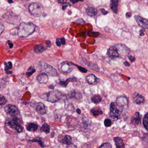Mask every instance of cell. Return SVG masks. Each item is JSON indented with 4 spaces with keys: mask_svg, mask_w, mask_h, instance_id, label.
<instances>
[{
    "mask_svg": "<svg viewBox=\"0 0 148 148\" xmlns=\"http://www.w3.org/2000/svg\"><path fill=\"white\" fill-rule=\"evenodd\" d=\"M36 26L32 22H22L18 28V35L20 38L31 36L35 32Z\"/></svg>",
    "mask_w": 148,
    "mask_h": 148,
    "instance_id": "6da1fadb",
    "label": "cell"
},
{
    "mask_svg": "<svg viewBox=\"0 0 148 148\" xmlns=\"http://www.w3.org/2000/svg\"><path fill=\"white\" fill-rule=\"evenodd\" d=\"M66 98L65 95H63L61 92L58 90L49 92L45 93L43 96L44 99L52 103H56L63 99H66Z\"/></svg>",
    "mask_w": 148,
    "mask_h": 148,
    "instance_id": "7a4b0ae2",
    "label": "cell"
},
{
    "mask_svg": "<svg viewBox=\"0 0 148 148\" xmlns=\"http://www.w3.org/2000/svg\"><path fill=\"white\" fill-rule=\"evenodd\" d=\"M21 118L18 117H11L7 120L6 124L12 129L15 130L18 133L22 132L23 127L21 124Z\"/></svg>",
    "mask_w": 148,
    "mask_h": 148,
    "instance_id": "3957f363",
    "label": "cell"
},
{
    "mask_svg": "<svg viewBox=\"0 0 148 148\" xmlns=\"http://www.w3.org/2000/svg\"><path fill=\"white\" fill-rule=\"evenodd\" d=\"M28 11L31 15L34 17L42 16L44 13L43 6L39 3H32L28 7Z\"/></svg>",
    "mask_w": 148,
    "mask_h": 148,
    "instance_id": "277c9868",
    "label": "cell"
},
{
    "mask_svg": "<svg viewBox=\"0 0 148 148\" xmlns=\"http://www.w3.org/2000/svg\"><path fill=\"white\" fill-rule=\"evenodd\" d=\"M38 67L41 71L45 72L44 73L47 74L48 76H57L58 75L56 69L50 65L45 63H40L38 65Z\"/></svg>",
    "mask_w": 148,
    "mask_h": 148,
    "instance_id": "5b68a950",
    "label": "cell"
},
{
    "mask_svg": "<svg viewBox=\"0 0 148 148\" xmlns=\"http://www.w3.org/2000/svg\"><path fill=\"white\" fill-rule=\"evenodd\" d=\"M122 111L118 109L116 104L112 102L110 104V116L113 121L117 120L120 117Z\"/></svg>",
    "mask_w": 148,
    "mask_h": 148,
    "instance_id": "8992f818",
    "label": "cell"
},
{
    "mask_svg": "<svg viewBox=\"0 0 148 148\" xmlns=\"http://www.w3.org/2000/svg\"><path fill=\"white\" fill-rule=\"evenodd\" d=\"M4 110L11 117H21L20 111L16 106L8 104L4 107Z\"/></svg>",
    "mask_w": 148,
    "mask_h": 148,
    "instance_id": "52a82bcc",
    "label": "cell"
},
{
    "mask_svg": "<svg viewBox=\"0 0 148 148\" xmlns=\"http://www.w3.org/2000/svg\"><path fill=\"white\" fill-rule=\"evenodd\" d=\"M114 46L116 49L119 56L122 58H125L130 53V49L125 45L119 44Z\"/></svg>",
    "mask_w": 148,
    "mask_h": 148,
    "instance_id": "ba28073f",
    "label": "cell"
},
{
    "mask_svg": "<svg viewBox=\"0 0 148 148\" xmlns=\"http://www.w3.org/2000/svg\"><path fill=\"white\" fill-rule=\"evenodd\" d=\"M134 19L139 26L144 29L148 28V21L147 19L144 18L138 15H135Z\"/></svg>",
    "mask_w": 148,
    "mask_h": 148,
    "instance_id": "9c48e42d",
    "label": "cell"
},
{
    "mask_svg": "<svg viewBox=\"0 0 148 148\" xmlns=\"http://www.w3.org/2000/svg\"><path fill=\"white\" fill-rule=\"evenodd\" d=\"M71 63L68 62H64L61 63L60 66V69L62 72L68 73L72 71L73 68L71 65Z\"/></svg>",
    "mask_w": 148,
    "mask_h": 148,
    "instance_id": "30bf717a",
    "label": "cell"
},
{
    "mask_svg": "<svg viewBox=\"0 0 148 148\" xmlns=\"http://www.w3.org/2000/svg\"><path fill=\"white\" fill-rule=\"evenodd\" d=\"M142 115L139 112H136L132 116L131 119V123L134 126H137L141 123Z\"/></svg>",
    "mask_w": 148,
    "mask_h": 148,
    "instance_id": "8fae6325",
    "label": "cell"
},
{
    "mask_svg": "<svg viewBox=\"0 0 148 148\" xmlns=\"http://www.w3.org/2000/svg\"><path fill=\"white\" fill-rule=\"evenodd\" d=\"M107 54L112 59L114 60L116 58H119L118 53L115 46L111 47L107 51Z\"/></svg>",
    "mask_w": 148,
    "mask_h": 148,
    "instance_id": "7c38bea8",
    "label": "cell"
},
{
    "mask_svg": "<svg viewBox=\"0 0 148 148\" xmlns=\"http://www.w3.org/2000/svg\"><path fill=\"white\" fill-rule=\"evenodd\" d=\"M86 82L89 84L94 85L97 84L99 82V79L93 74H89L86 76L85 78Z\"/></svg>",
    "mask_w": 148,
    "mask_h": 148,
    "instance_id": "4fadbf2b",
    "label": "cell"
},
{
    "mask_svg": "<svg viewBox=\"0 0 148 148\" xmlns=\"http://www.w3.org/2000/svg\"><path fill=\"white\" fill-rule=\"evenodd\" d=\"M132 99L134 103L136 104L139 105L144 103L145 99L143 96L136 92L133 94Z\"/></svg>",
    "mask_w": 148,
    "mask_h": 148,
    "instance_id": "5bb4252c",
    "label": "cell"
},
{
    "mask_svg": "<svg viewBox=\"0 0 148 148\" xmlns=\"http://www.w3.org/2000/svg\"><path fill=\"white\" fill-rule=\"evenodd\" d=\"M35 110L39 114L44 115L46 113L47 107L43 103L39 102L36 106Z\"/></svg>",
    "mask_w": 148,
    "mask_h": 148,
    "instance_id": "9a60e30c",
    "label": "cell"
},
{
    "mask_svg": "<svg viewBox=\"0 0 148 148\" xmlns=\"http://www.w3.org/2000/svg\"><path fill=\"white\" fill-rule=\"evenodd\" d=\"M116 103L119 106H124L128 104V100L126 97L124 96H120L117 98Z\"/></svg>",
    "mask_w": 148,
    "mask_h": 148,
    "instance_id": "2e32d148",
    "label": "cell"
},
{
    "mask_svg": "<svg viewBox=\"0 0 148 148\" xmlns=\"http://www.w3.org/2000/svg\"><path fill=\"white\" fill-rule=\"evenodd\" d=\"M47 50V47L44 44L36 45L34 47V53L37 54H40Z\"/></svg>",
    "mask_w": 148,
    "mask_h": 148,
    "instance_id": "e0dca14e",
    "label": "cell"
},
{
    "mask_svg": "<svg viewBox=\"0 0 148 148\" xmlns=\"http://www.w3.org/2000/svg\"><path fill=\"white\" fill-rule=\"evenodd\" d=\"M37 79L40 84H45L48 82L49 77L47 74L44 73H42L38 75Z\"/></svg>",
    "mask_w": 148,
    "mask_h": 148,
    "instance_id": "ac0fdd59",
    "label": "cell"
},
{
    "mask_svg": "<svg viewBox=\"0 0 148 148\" xmlns=\"http://www.w3.org/2000/svg\"><path fill=\"white\" fill-rule=\"evenodd\" d=\"M86 12L88 16L90 17L96 16L98 13V11L96 8L92 7H88L86 9Z\"/></svg>",
    "mask_w": 148,
    "mask_h": 148,
    "instance_id": "d6986e66",
    "label": "cell"
},
{
    "mask_svg": "<svg viewBox=\"0 0 148 148\" xmlns=\"http://www.w3.org/2000/svg\"><path fill=\"white\" fill-rule=\"evenodd\" d=\"M116 148H125V144L123 139L119 137H115L113 138Z\"/></svg>",
    "mask_w": 148,
    "mask_h": 148,
    "instance_id": "ffe728a7",
    "label": "cell"
},
{
    "mask_svg": "<svg viewBox=\"0 0 148 148\" xmlns=\"http://www.w3.org/2000/svg\"><path fill=\"white\" fill-rule=\"evenodd\" d=\"M61 143L64 144L66 145H71L72 143V139L71 136L69 135H65L64 137L61 139V140L59 141Z\"/></svg>",
    "mask_w": 148,
    "mask_h": 148,
    "instance_id": "44dd1931",
    "label": "cell"
},
{
    "mask_svg": "<svg viewBox=\"0 0 148 148\" xmlns=\"http://www.w3.org/2000/svg\"><path fill=\"white\" fill-rule=\"evenodd\" d=\"M119 1H114L112 0L110 1V7L112 11L114 13L116 14L117 13Z\"/></svg>",
    "mask_w": 148,
    "mask_h": 148,
    "instance_id": "7402d4cb",
    "label": "cell"
},
{
    "mask_svg": "<svg viewBox=\"0 0 148 148\" xmlns=\"http://www.w3.org/2000/svg\"><path fill=\"white\" fill-rule=\"evenodd\" d=\"M38 125L33 123L28 124L26 126V129L29 132H35L38 130Z\"/></svg>",
    "mask_w": 148,
    "mask_h": 148,
    "instance_id": "603a6c76",
    "label": "cell"
},
{
    "mask_svg": "<svg viewBox=\"0 0 148 148\" xmlns=\"http://www.w3.org/2000/svg\"><path fill=\"white\" fill-rule=\"evenodd\" d=\"M77 79L75 77L69 78L67 79L66 81H60V82H59L58 84H59L62 86H63V87H66V86H67V84H68V83H69V82H75V81H77Z\"/></svg>",
    "mask_w": 148,
    "mask_h": 148,
    "instance_id": "cb8c5ba5",
    "label": "cell"
},
{
    "mask_svg": "<svg viewBox=\"0 0 148 148\" xmlns=\"http://www.w3.org/2000/svg\"><path fill=\"white\" fill-rule=\"evenodd\" d=\"M32 143H37L40 145L42 148H45V145L44 144V140L42 138L40 137H36L34 138L32 140H30Z\"/></svg>",
    "mask_w": 148,
    "mask_h": 148,
    "instance_id": "d4e9b609",
    "label": "cell"
},
{
    "mask_svg": "<svg viewBox=\"0 0 148 148\" xmlns=\"http://www.w3.org/2000/svg\"><path fill=\"white\" fill-rule=\"evenodd\" d=\"M70 97L71 98L79 99L82 98V96L80 92L76 91V90H74L71 92L70 94Z\"/></svg>",
    "mask_w": 148,
    "mask_h": 148,
    "instance_id": "484cf974",
    "label": "cell"
},
{
    "mask_svg": "<svg viewBox=\"0 0 148 148\" xmlns=\"http://www.w3.org/2000/svg\"><path fill=\"white\" fill-rule=\"evenodd\" d=\"M91 112L94 116H97L103 114V112L98 108H93L91 110Z\"/></svg>",
    "mask_w": 148,
    "mask_h": 148,
    "instance_id": "4316f807",
    "label": "cell"
},
{
    "mask_svg": "<svg viewBox=\"0 0 148 148\" xmlns=\"http://www.w3.org/2000/svg\"><path fill=\"white\" fill-rule=\"evenodd\" d=\"M50 126L47 123H45L41 126L40 129L41 132H45L46 134H48L50 131Z\"/></svg>",
    "mask_w": 148,
    "mask_h": 148,
    "instance_id": "83f0119b",
    "label": "cell"
},
{
    "mask_svg": "<svg viewBox=\"0 0 148 148\" xmlns=\"http://www.w3.org/2000/svg\"><path fill=\"white\" fill-rule=\"evenodd\" d=\"M4 64L5 66H6L5 67V71L6 73L8 74H10V73H12L13 72L10 71L9 70H11L12 68V62H8V63H6V62H4Z\"/></svg>",
    "mask_w": 148,
    "mask_h": 148,
    "instance_id": "f1b7e54d",
    "label": "cell"
},
{
    "mask_svg": "<svg viewBox=\"0 0 148 148\" xmlns=\"http://www.w3.org/2000/svg\"><path fill=\"white\" fill-rule=\"evenodd\" d=\"M91 100L92 103H94L97 104L101 102L102 100V98L99 94H95L92 96L91 98Z\"/></svg>",
    "mask_w": 148,
    "mask_h": 148,
    "instance_id": "f546056e",
    "label": "cell"
},
{
    "mask_svg": "<svg viewBox=\"0 0 148 148\" xmlns=\"http://www.w3.org/2000/svg\"><path fill=\"white\" fill-rule=\"evenodd\" d=\"M148 113L147 112L146 114L145 115L143 119V124L144 127L145 128L146 130L148 131Z\"/></svg>",
    "mask_w": 148,
    "mask_h": 148,
    "instance_id": "4dcf8cb0",
    "label": "cell"
},
{
    "mask_svg": "<svg viewBox=\"0 0 148 148\" xmlns=\"http://www.w3.org/2000/svg\"><path fill=\"white\" fill-rule=\"evenodd\" d=\"M35 72H36V70L32 66H30L28 69V71L27 72L26 75L27 77H30L32 76Z\"/></svg>",
    "mask_w": 148,
    "mask_h": 148,
    "instance_id": "1f68e13d",
    "label": "cell"
},
{
    "mask_svg": "<svg viewBox=\"0 0 148 148\" xmlns=\"http://www.w3.org/2000/svg\"><path fill=\"white\" fill-rule=\"evenodd\" d=\"M7 100L3 95L0 94V106H3L7 102Z\"/></svg>",
    "mask_w": 148,
    "mask_h": 148,
    "instance_id": "d6a6232c",
    "label": "cell"
},
{
    "mask_svg": "<svg viewBox=\"0 0 148 148\" xmlns=\"http://www.w3.org/2000/svg\"><path fill=\"white\" fill-rule=\"evenodd\" d=\"M112 145L109 143H105L101 145L99 148H112Z\"/></svg>",
    "mask_w": 148,
    "mask_h": 148,
    "instance_id": "836d02e7",
    "label": "cell"
},
{
    "mask_svg": "<svg viewBox=\"0 0 148 148\" xmlns=\"http://www.w3.org/2000/svg\"><path fill=\"white\" fill-rule=\"evenodd\" d=\"M104 123L105 126L106 127H110L111 125L112 124V121L111 120V119H105L104 120Z\"/></svg>",
    "mask_w": 148,
    "mask_h": 148,
    "instance_id": "e575fe53",
    "label": "cell"
},
{
    "mask_svg": "<svg viewBox=\"0 0 148 148\" xmlns=\"http://www.w3.org/2000/svg\"><path fill=\"white\" fill-rule=\"evenodd\" d=\"M73 64L74 65L76 66L77 67L78 69H79V71L82 72L84 73H86L87 72V70H86V68H84V67H82V66H79L75 64H73V63H71Z\"/></svg>",
    "mask_w": 148,
    "mask_h": 148,
    "instance_id": "d590c367",
    "label": "cell"
},
{
    "mask_svg": "<svg viewBox=\"0 0 148 148\" xmlns=\"http://www.w3.org/2000/svg\"><path fill=\"white\" fill-rule=\"evenodd\" d=\"M5 30V26L2 23L0 22V35Z\"/></svg>",
    "mask_w": 148,
    "mask_h": 148,
    "instance_id": "8d00e7d4",
    "label": "cell"
},
{
    "mask_svg": "<svg viewBox=\"0 0 148 148\" xmlns=\"http://www.w3.org/2000/svg\"><path fill=\"white\" fill-rule=\"evenodd\" d=\"M99 11H100L102 13V14L104 15H106V14L109 13V12L106 11V10H105L104 9H103V8H100V9H99Z\"/></svg>",
    "mask_w": 148,
    "mask_h": 148,
    "instance_id": "74e56055",
    "label": "cell"
},
{
    "mask_svg": "<svg viewBox=\"0 0 148 148\" xmlns=\"http://www.w3.org/2000/svg\"><path fill=\"white\" fill-rule=\"evenodd\" d=\"M128 58H129V60H130L132 63H133V62H134V61L136 60V58H135L134 56H129Z\"/></svg>",
    "mask_w": 148,
    "mask_h": 148,
    "instance_id": "f35d334b",
    "label": "cell"
},
{
    "mask_svg": "<svg viewBox=\"0 0 148 148\" xmlns=\"http://www.w3.org/2000/svg\"><path fill=\"white\" fill-rule=\"evenodd\" d=\"M56 43L57 45L58 46V47H59L61 46V44L60 41V39L59 38H57V39H56Z\"/></svg>",
    "mask_w": 148,
    "mask_h": 148,
    "instance_id": "ab89813d",
    "label": "cell"
},
{
    "mask_svg": "<svg viewBox=\"0 0 148 148\" xmlns=\"http://www.w3.org/2000/svg\"><path fill=\"white\" fill-rule=\"evenodd\" d=\"M7 43L8 45H9L10 49H12V48H13L14 46V44L12 42V41H10V40H8V41H7Z\"/></svg>",
    "mask_w": 148,
    "mask_h": 148,
    "instance_id": "60d3db41",
    "label": "cell"
},
{
    "mask_svg": "<svg viewBox=\"0 0 148 148\" xmlns=\"http://www.w3.org/2000/svg\"><path fill=\"white\" fill-rule=\"evenodd\" d=\"M60 42H61V45H64L66 44L65 39L64 38H62L60 39Z\"/></svg>",
    "mask_w": 148,
    "mask_h": 148,
    "instance_id": "b9f144b4",
    "label": "cell"
},
{
    "mask_svg": "<svg viewBox=\"0 0 148 148\" xmlns=\"http://www.w3.org/2000/svg\"><path fill=\"white\" fill-rule=\"evenodd\" d=\"M125 16H126V18H130L132 16V13L130 12H128L126 13V14H125Z\"/></svg>",
    "mask_w": 148,
    "mask_h": 148,
    "instance_id": "7bdbcfd3",
    "label": "cell"
},
{
    "mask_svg": "<svg viewBox=\"0 0 148 148\" xmlns=\"http://www.w3.org/2000/svg\"><path fill=\"white\" fill-rule=\"evenodd\" d=\"M46 43L47 45V46L48 47H51V42L50 40H47Z\"/></svg>",
    "mask_w": 148,
    "mask_h": 148,
    "instance_id": "ee69618b",
    "label": "cell"
},
{
    "mask_svg": "<svg viewBox=\"0 0 148 148\" xmlns=\"http://www.w3.org/2000/svg\"><path fill=\"white\" fill-rule=\"evenodd\" d=\"M58 2L60 4H63V5H64V4H65L67 2V1H63V0H60V1L59 0H58Z\"/></svg>",
    "mask_w": 148,
    "mask_h": 148,
    "instance_id": "f6af8a7d",
    "label": "cell"
},
{
    "mask_svg": "<svg viewBox=\"0 0 148 148\" xmlns=\"http://www.w3.org/2000/svg\"><path fill=\"white\" fill-rule=\"evenodd\" d=\"M123 64L126 66H130V64L128 62H124Z\"/></svg>",
    "mask_w": 148,
    "mask_h": 148,
    "instance_id": "bcb514c9",
    "label": "cell"
},
{
    "mask_svg": "<svg viewBox=\"0 0 148 148\" xmlns=\"http://www.w3.org/2000/svg\"><path fill=\"white\" fill-rule=\"evenodd\" d=\"M76 112H77V113H78V114H80L81 113V110H80L79 109H77V110H76Z\"/></svg>",
    "mask_w": 148,
    "mask_h": 148,
    "instance_id": "7dc6e473",
    "label": "cell"
},
{
    "mask_svg": "<svg viewBox=\"0 0 148 148\" xmlns=\"http://www.w3.org/2000/svg\"><path fill=\"white\" fill-rule=\"evenodd\" d=\"M49 88H50V89H52V90H53L54 88V86L52 84L50 85V86H49Z\"/></svg>",
    "mask_w": 148,
    "mask_h": 148,
    "instance_id": "c3c4849f",
    "label": "cell"
},
{
    "mask_svg": "<svg viewBox=\"0 0 148 148\" xmlns=\"http://www.w3.org/2000/svg\"><path fill=\"white\" fill-rule=\"evenodd\" d=\"M67 6H67V5H64V6H63V7H62V9H63V10H64L65 9L67 8Z\"/></svg>",
    "mask_w": 148,
    "mask_h": 148,
    "instance_id": "681fc988",
    "label": "cell"
},
{
    "mask_svg": "<svg viewBox=\"0 0 148 148\" xmlns=\"http://www.w3.org/2000/svg\"><path fill=\"white\" fill-rule=\"evenodd\" d=\"M71 1L72 2L73 4H75V3H77V2H79L78 1Z\"/></svg>",
    "mask_w": 148,
    "mask_h": 148,
    "instance_id": "f907efd6",
    "label": "cell"
},
{
    "mask_svg": "<svg viewBox=\"0 0 148 148\" xmlns=\"http://www.w3.org/2000/svg\"><path fill=\"white\" fill-rule=\"evenodd\" d=\"M8 2L9 4H11V3H14V1H9V0H8Z\"/></svg>",
    "mask_w": 148,
    "mask_h": 148,
    "instance_id": "816d5d0a",
    "label": "cell"
},
{
    "mask_svg": "<svg viewBox=\"0 0 148 148\" xmlns=\"http://www.w3.org/2000/svg\"><path fill=\"white\" fill-rule=\"evenodd\" d=\"M145 35L144 33L141 32L140 33V35L141 36H144V35Z\"/></svg>",
    "mask_w": 148,
    "mask_h": 148,
    "instance_id": "f5cc1de1",
    "label": "cell"
}]
</instances>
